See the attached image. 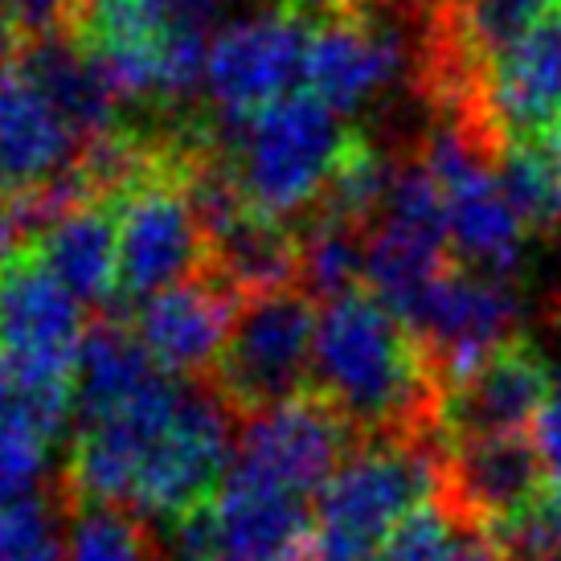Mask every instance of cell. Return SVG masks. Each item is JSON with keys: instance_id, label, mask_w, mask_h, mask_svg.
<instances>
[{"instance_id": "6da1fadb", "label": "cell", "mask_w": 561, "mask_h": 561, "mask_svg": "<svg viewBox=\"0 0 561 561\" xmlns=\"http://www.w3.org/2000/svg\"><path fill=\"white\" fill-rule=\"evenodd\" d=\"M312 390L353 435L374 443H443L447 386L414 332L369 291L324 304L316 320Z\"/></svg>"}, {"instance_id": "7a4b0ae2", "label": "cell", "mask_w": 561, "mask_h": 561, "mask_svg": "<svg viewBox=\"0 0 561 561\" xmlns=\"http://www.w3.org/2000/svg\"><path fill=\"white\" fill-rule=\"evenodd\" d=\"M214 140L250 209L271 221H291L316 209L357 136L320 99L296 91L242 124L214 127Z\"/></svg>"}, {"instance_id": "3957f363", "label": "cell", "mask_w": 561, "mask_h": 561, "mask_svg": "<svg viewBox=\"0 0 561 561\" xmlns=\"http://www.w3.org/2000/svg\"><path fill=\"white\" fill-rule=\"evenodd\" d=\"M443 480V443H369L316 496L308 561H381L405 516L431 504Z\"/></svg>"}, {"instance_id": "277c9868", "label": "cell", "mask_w": 561, "mask_h": 561, "mask_svg": "<svg viewBox=\"0 0 561 561\" xmlns=\"http://www.w3.org/2000/svg\"><path fill=\"white\" fill-rule=\"evenodd\" d=\"M205 136L209 127L172 140L157 169L111 202L119 234V296L144 304L209 271V242L188 188V169Z\"/></svg>"}, {"instance_id": "5b68a950", "label": "cell", "mask_w": 561, "mask_h": 561, "mask_svg": "<svg viewBox=\"0 0 561 561\" xmlns=\"http://www.w3.org/2000/svg\"><path fill=\"white\" fill-rule=\"evenodd\" d=\"M234 410L209 386H181L152 443L144 447L136 483H131V513L144 520H188L221 492L234 463Z\"/></svg>"}, {"instance_id": "8992f818", "label": "cell", "mask_w": 561, "mask_h": 561, "mask_svg": "<svg viewBox=\"0 0 561 561\" xmlns=\"http://www.w3.org/2000/svg\"><path fill=\"white\" fill-rule=\"evenodd\" d=\"M316 320V304L299 287L242 296L214 369V390L234 414H259L312 390Z\"/></svg>"}, {"instance_id": "52a82bcc", "label": "cell", "mask_w": 561, "mask_h": 561, "mask_svg": "<svg viewBox=\"0 0 561 561\" xmlns=\"http://www.w3.org/2000/svg\"><path fill=\"white\" fill-rule=\"evenodd\" d=\"M377 4L360 13L316 16L304 62V91L341 119L365 111L393 82H414L419 70V30L426 9L386 0L390 13H377Z\"/></svg>"}, {"instance_id": "ba28073f", "label": "cell", "mask_w": 561, "mask_h": 561, "mask_svg": "<svg viewBox=\"0 0 561 561\" xmlns=\"http://www.w3.org/2000/svg\"><path fill=\"white\" fill-rule=\"evenodd\" d=\"M312 30L316 16L296 0L221 25L205 62V99L214 107V127H234L296 94Z\"/></svg>"}, {"instance_id": "9c48e42d", "label": "cell", "mask_w": 561, "mask_h": 561, "mask_svg": "<svg viewBox=\"0 0 561 561\" xmlns=\"http://www.w3.org/2000/svg\"><path fill=\"white\" fill-rule=\"evenodd\" d=\"M348 447H353L348 422L320 393L308 390L291 402L247 414L226 480L308 500L312 492L320 496L324 483L341 471Z\"/></svg>"}, {"instance_id": "30bf717a", "label": "cell", "mask_w": 561, "mask_h": 561, "mask_svg": "<svg viewBox=\"0 0 561 561\" xmlns=\"http://www.w3.org/2000/svg\"><path fill=\"white\" fill-rule=\"evenodd\" d=\"M520 304L508 279H488L468 266H451L431 287L422 308L410 316V332L422 344L426 360L435 365L438 381L451 390L471 377L488 357H496L516 336Z\"/></svg>"}, {"instance_id": "8fae6325", "label": "cell", "mask_w": 561, "mask_h": 561, "mask_svg": "<svg viewBox=\"0 0 561 561\" xmlns=\"http://www.w3.org/2000/svg\"><path fill=\"white\" fill-rule=\"evenodd\" d=\"M316 516L308 500L226 480L202 513L176 525V558L188 561H308Z\"/></svg>"}, {"instance_id": "7c38bea8", "label": "cell", "mask_w": 561, "mask_h": 561, "mask_svg": "<svg viewBox=\"0 0 561 561\" xmlns=\"http://www.w3.org/2000/svg\"><path fill=\"white\" fill-rule=\"evenodd\" d=\"M82 336V304L33 259V250L0 266V353L21 374L33 381L75 386Z\"/></svg>"}, {"instance_id": "4fadbf2b", "label": "cell", "mask_w": 561, "mask_h": 561, "mask_svg": "<svg viewBox=\"0 0 561 561\" xmlns=\"http://www.w3.org/2000/svg\"><path fill=\"white\" fill-rule=\"evenodd\" d=\"M238 308H242V296L234 287L218 271H202L136 304L131 332L144 344V353L157 360V369H164L169 377H181V381L205 377L218 369Z\"/></svg>"}, {"instance_id": "5bb4252c", "label": "cell", "mask_w": 561, "mask_h": 561, "mask_svg": "<svg viewBox=\"0 0 561 561\" xmlns=\"http://www.w3.org/2000/svg\"><path fill=\"white\" fill-rule=\"evenodd\" d=\"M546 483V459L537 451V443L525 435L443 443L438 500L476 533L496 529L516 508H525Z\"/></svg>"}, {"instance_id": "9a60e30c", "label": "cell", "mask_w": 561, "mask_h": 561, "mask_svg": "<svg viewBox=\"0 0 561 561\" xmlns=\"http://www.w3.org/2000/svg\"><path fill=\"white\" fill-rule=\"evenodd\" d=\"M553 390V374L541 348L529 341L504 344L471 377L447 390L443 402V443L455 438L525 435L537 422L541 405Z\"/></svg>"}, {"instance_id": "2e32d148", "label": "cell", "mask_w": 561, "mask_h": 561, "mask_svg": "<svg viewBox=\"0 0 561 561\" xmlns=\"http://www.w3.org/2000/svg\"><path fill=\"white\" fill-rule=\"evenodd\" d=\"M82 140L37 82L13 62L0 75V181L25 193L79 164Z\"/></svg>"}, {"instance_id": "e0dca14e", "label": "cell", "mask_w": 561, "mask_h": 561, "mask_svg": "<svg viewBox=\"0 0 561 561\" xmlns=\"http://www.w3.org/2000/svg\"><path fill=\"white\" fill-rule=\"evenodd\" d=\"M30 250L82 308L119 296V234L111 202H87L49 221Z\"/></svg>"}, {"instance_id": "ac0fdd59", "label": "cell", "mask_w": 561, "mask_h": 561, "mask_svg": "<svg viewBox=\"0 0 561 561\" xmlns=\"http://www.w3.org/2000/svg\"><path fill=\"white\" fill-rule=\"evenodd\" d=\"M164 369L144 353L131 324L119 320H94L79 344L75 365V422L99 419L115 405H124L131 393H140L148 381H157Z\"/></svg>"}, {"instance_id": "d6986e66", "label": "cell", "mask_w": 561, "mask_h": 561, "mask_svg": "<svg viewBox=\"0 0 561 561\" xmlns=\"http://www.w3.org/2000/svg\"><path fill=\"white\" fill-rule=\"evenodd\" d=\"M365 247L369 234L341 221L312 218L308 234H299V291L320 304L353 296L365 283Z\"/></svg>"}, {"instance_id": "ffe728a7", "label": "cell", "mask_w": 561, "mask_h": 561, "mask_svg": "<svg viewBox=\"0 0 561 561\" xmlns=\"http://www.w3.org/2000/svg\"><path fill=\"white\" fill-rule=\"evenodd\" d=\"M62 561H160V546L140 513L70 500Z\"/></svg>"}, {"instance_id": "44dd1931", "label": "cell", "mask_w": 561, "mask_h": 561, "mask_svg": "<svg viewBox=\"0 0 561 561\" xmlns=\"http://www.w3.org/2000/svg\"><path fill=\"white\" fill-rule=\"evenodd\" d=\"M393 172H398V164L390 157H381L365 140H353V148L344 152V160L332 172V181L320 193L312 218L341 221V226H353V230H369V221L377 214H386Z\"/></svg>"}, {"instance_id": "7402d4cb", "label": "cell", "mask_w": 561, "mask_h": 561, "mask_svg": "<svg viewBox=\"0 0 561 561\" xmlns=\"http://www.w3.org/2000/svg\"><path fill=\"white\" fill-rule=\"evenodd\" d=\"M496 176L525 230H561V172L533 140H508L496 160Z\"/></svg>"}, {"instance_id": "603a6c76", "label": "cell", "mask_w": 561, "mask_h": 561, "mask_svg": "<svg viewBox=\"0 0 561 561\" xmlns=\"http://www.w3.org/2000/svg\"><path fill=\"white\" fill-rule=\"evenodd\" d=\"M558 9V0H455V21L476 58L496 62L500 54L529 42Z\"/></svg>"}, {"instance_id": "cb8c5ba5", "label": "cell", "mask_w": 561, "mask_h": 561, "mask_svg": "<svg viewBox=\"0 0 561 561\" xmlns=\"http://www.w3.org/2000/svg\"><path fill=\"white\" fill-rule=\"evenodd\" d=\"M504 561H561V483L549 480L508 520L483 533Z\"/></svg>"}, {"instance_id": "d4e9b609", "label": "cell", "mask_w": 561, "mask_h": 561, "mask_svg": "<svg viewBox=\"0 0 561 561\" xmlns=\"http://www.w3.org/2000/svg\"><path fill=\"white\" fill-rule=\"evenodd\" d=\"M58 438L37 431L30 422L0 419V508H13L25 500L46 496L49 451Z\"/></svg>"}, {"instance_id": "484cf974", "label": "cell", "mask_w": 561, "mask_h": 561, "mask_svg": "<svg viewBox=\"0 0 561 561\" xmlns=\"http://www.w3.org/2000/svg\"><path fill=\"white\" fill-rule=\"evenodd\" d=\"M468 533V525L435 496L393 529L381 549V561H455Z\"/></svg>"}, {"instance_id": "4316f807", "label": "cell", "mask_w": 561, "mask_h": 561, "mask_svg": "<svg viewBox=\"0 0 561 561\" xmlns=\"http://www.w3.org/2000/svg\"><path fill=\"white\" fill-rule=\"evenodd\" d=\"M66 533L49 496L0 508V561H62Z\"/></svg>"}, {"instance_id": "83f0119b", "label": "cell", "mask_w": 561, "mask_h": 561, "mask_svg": "<svg viewBox=\"0 0 561 561\" xmlns=\"http://www.w3.org/2000/svg\"><path fill=\"white\" fill-rule=\"evenodd\" d=\"M234 0H144L160 37H209Z\"/></svg>"}, {"instance_id": "f1b7e54d", "label": "cell", "mask_w": 561, "mask_h": 561, "mask_svg": "<svg viewBox=\"0 0 561 561\" xmlns=\"http://www.w3.org/2000/svg\"><path fill=\"white\" fill-rule=\"evenodd\" d=\"M75 13H79V0H0V21L13 25L25 42L70 33Z\"/></svg>"}, {"instance_id": "f546056e", "label": "cell", "mask_w": 561, "mask_h": 561, "mask_svg": "<svg viewBox=\"0 0 561 561\" xmlns=\"http://www.w3.org/2000/svg\"><path fill=\"white\" fill-rule=\"evenodd\" d=\"M533 443H537V451L546 459L549 480L561 483V374L553 377V390H549L541 414L533 422Z\"/></svg>"}, {"instance_id": "4dcf8cb0", "label": "cell", "mask_w": 561, "mask_h": 561, "mask_svg": "<svg viewBox=\"0 0 561 561\" xmlns=\"http://www.w3.org/2000/svg\"><path fill=\"white\" fill-rule=\"evenodd\" d=\"M25 230H21V221H16V209H13V188L0 181V266H9L16 254H25Z\"/></svg>"}, {"instance_id": "1f68e13d", "label": "cell", "mask_w": 561, "mask_h": 561, "mask_svg": "<svg viewBox=\"0 0 561 561\" xmlns=\"http://www.w3.org/2000/svg\"><path fill=\"white\" fill-rule=\"evenodd\" d=\"M525 140L537 144V148H541V152L549 157V164H553V169L561 172V115H558V119H549V124L541 127V131L525 136Z\"/></svg>"}, {"instance_id": "d6a6232c", "label": "cell", "mask_w": 561, "mask_h": 561, "mask_svg": "<svg viewBox=\"0 0 561 561\" xmlns=\"http://www.w3.org/2000/svg\"><path fill=\"white\" fill-rule=\"evenodd\" d=\"M312 16H336V13H360V9H374L377 0H296Z\"/></svg>"}, {"instance_id": "836d02e7", "label": "cell", "mask_w": 561, "mask_h": 561, "mask_svg": "<svg viewBox=\"0 0 561 561\" xmlns=\"http://www.w3.org/2000/svg\"><path fill=\"white\" fill-rule=\"evenodd\" d=\"M455 561H504V558H500V549L492 546L483 533L471 529L468 537H463V546H459V558Z\"/></svg>"}, {"instance_id": "e575fe53", "label": "cell", "mask_w": 561, "mask_h": 561, "mask_svg": "<svg viewBox=\"0 0 561 561\" xmlns=\"http://www.w3.org/2000/svg\"><path fill=\"white\" fill-rule=\"evenodd\" d=\"M21 49H25V37H21L13 25H4V21H0V75L21 58Z\"/></svg>"}, {"instance_id": "d590c367", "label": "cell", "mask_w": 561, "mask_h": 561, "mask_svg": "<svg viewBox=\"0 0 561 561\" xmlns=\"http://www.w3.org/2000/svg\"><path fill=\"white\" fill-rule=\"evenodd\" d=\"M176 561H188V558H176Z\"/></svg>"}]
</instances>
